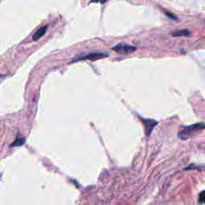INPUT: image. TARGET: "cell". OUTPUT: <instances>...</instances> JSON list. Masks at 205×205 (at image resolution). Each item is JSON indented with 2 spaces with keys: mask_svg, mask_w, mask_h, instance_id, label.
Instances as JSON below:
<instances>
[{
  "mask_svg": "<svg viewBox=\"0 0 205 205\" xmlns=\"http://www.w3.org/2000/svg\"><path fill=\"white\" fill-rule=\"evenodd\" d=\"M205 129V124L203 123H197L192 125L187 126L179 131L178 133V137L181 139H188L196 135L201 131Z\"/></svg>",
  "mask_w": 205,
  "mask_h": 205,
  "instance_id": "obj_1",
  "label": "cell"
},
{
  "mask_svg": "<svg viewBox=\"0 0 205 205\" xmlns=\"http://www.w3.org/2000/svg\"><path fill=\"white\" fill-rule=\"evenodd\" d=\"M136 47L134 46H131V45L126 44V43H119L118 45H116L115 46L112 47V50L115 51L118 53L121 54H130L134 52L135 50H136Z\"/></svg>",
  "mask_w": 205,
  "mask_h": 205,
  "instance_id": "obj_2",
  "label": "cell"
},
{
  "mask_svg": "<svg viewBox=\"0 0 205 205\" xmlns=\"http://www.w3.org/2000/svg\"><path fill=\"white\" fill-rule=\"evenodd\" d=\"M108 56V54L107 53H100V52H92V53L87 54L86 55H82L80 57L76 58L74 61H79V60H99V59H102L104 57H107Z\"/></svg>",
  "mask_w": 205,
  "mask_h": 205,
  "instance_id": "obj_3",
  "label": "cell"
},
{
  "mask_svg": "<svg viewBox=\"0 0 205 205\" xmlns=\"http://www.w3.org/2000/svg\"><path fill=\"white\" fill-rule=\"evenodd\" d=\"M140 119L143 121V124L144 125V128H145L146 135H149L150 133L152 132V131L153 130V128L158 124V122L154 120V119H143V118H140Z\"/></svg>",
  "mask_w": 205,
  "mask_h": 205,
  "instance_id": "obj_4",
  "label": "cell"
},
{
  "mask_svg": "<svg viewBox=\"0 0 205 205\" xmlns=\"http://www.w3.org/2000/svg\"><path fill=\"white\" fill-rule=\"evenodd\" d=\"M47 28H48V26L46 25L44 27H41L40 29H39L37 31H36L35 35L33 36V40L34 41H37L39 39L43 37V36H45V34H46V31H47Z\"/></svg>",
  "mask_w": 205,
  "mask_h": 205,
  "instance_id": "obj_5",
  "label": "cell"
},
{
  "mask_svg": "<svg viewBox=\"0 0 205 205\" xmlns=\"http://www.w3.org/2000/svg\"><path fill=\"white\" fill-rule=\"evenodd\" d=\"M190 35V31L187 29H183V30H178L172 32V36L174 37H180V36H187Z\"/></svg>",
  "mask_w": 205,
  "mask_h": 205,
  "instance_id": "obj_6",
  "label": "cell"
},
{
  "mask_svg": "<svg viewBox=\"0 0 205 205\" xmlns=\"http://www.w3.org/2000/svg\"><path fill=\"white\" fill-rule=\"evenodd\" d=\"M25 143V139L23 137L18 136L16 139L14 141V143L11 145V147H19V146L23 145Z\"/></svg>",
  "mask_w": 205,
  "mask_h": 205,
  "instance_id": "obj_7",
  "label": "cell"
},
{
  "mask_svg": "<svg viewBox=\"0 0 205 205\" xmlns=\"http://www.w3.org/2000/svg\"><path fill=\"white\" fill-rule=\"evenodd\" d=\"M199 202L200 203H204L205 204V191L201 192L199 195Z\"/></svg>",
  "mask_w": 205,
  "mask_h": 205,
  "instance_id": "obj_8",
  "label": "cell"
},
{
  "mask_svg": "<svg viewBox=\"0 0 205 205\" xmlns=\"http://www.w3.org/2000/svg\"><path fill=\"white\" fill-rule=\"evenodd\" d=\"M163 12H164V14H165L166 15L168 16L169 19H173V20L178 19L176 16L174 14H172V13H171V12H169V11H163Z\"/></svg>",
  "mask_w": 205,
  "mask_h": 205,
  "instance_id": "obj_9",
  "label": "cell"
},
{
  "mask_svg": "<svg viewBox=\"0 0 205 205\" xmlns=\"http://www.w3.org/2000/svg\"><path fill=\"white\" fill-rule=\"evenodd\" d=\"M91 2H100V3H105L108 2V0H91Z\"/></svg>",
  "mask_w": 205,
  "mask_h": 205,
  "instance_id": "obj_10",
  "label": "cell"
}]
</instances>
